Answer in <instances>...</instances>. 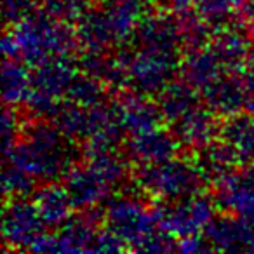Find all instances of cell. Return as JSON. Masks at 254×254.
I'll return each mask as SVG.
<instances>
[{"label": "cell", "mask_w": 254, "mask_h": 254, "mask_svg": "<svg viewBox=\"0 0 254 254\" xmlns=\"http://www.w3.org/2000/svg\"><path fill=\"white\" fill-rule=\"evenodd\" d=\"M214 202L223 211L254 221V166L216 180Z\"/></svg>", "instance_id": "ba28073f"}, {"label": "cell", "mask_w": 254, "mask_h": 254, "mask_svg": "<svg viewBox=\"0 0 254 254\" xmlns=\"http://www.w3.org/2000/svg\"><path fill=\"white\" fill-rule=\"evenodd\" d=\"M211 51L221 66L228 71L242 70L247 63L251 51V37L237 28H219L211 39Z\"/></svg>", "instance_id": "e0dca14e"}, {"label": "cell", "mask_w": 254, "mask_h": 254, "mask_svg": "<svg viewBox=\"0 0 254 254\" xmlns=\"http://www.w3.org/2000/svg\"><path fill=\"white\" fill-rule=\"evenodd\" d=\"M235 18L239 26H247L254 23V0H242L235 12Z\"/></svg>", "instance_id": "f35d334b"}, {"label": "cell", "mask_w": 254, "mask_h": 254, "mask_svg": "<svg viewBox=\"0 0 254 254\" xmlns=\"http://www.w3.org/2000/svg\"><path fill=\"white\" fill-rule=\"evenodd\" d=\"M171 132L180 143V146L191 150H200L209 145L212 139L221 134V127L218 122V115L211 108L195 106L183 117L171 124Z\"/></svg>", "instance_id": "30bf717a"}, {"label": "cell", "mask_w": 254, "mask_h": 254, "mask_svg": "<svg viewBox=\"0 0 254 254\" xmlns=\"http://www.w3.org/2000/svg\"><path fill=\"white\" fill-rule=\"evenodd\" d=\"M25 103L30 108V112L39 119H54L56 113L60 112L61 105H63V103H58V98L46 94V92L35 91V89H32Z\"/></svg>", "instance_id": "d6a6232c"}, {"label": "cell", "mask_w": 254, "mask_h": 254, "mask_svg": "<svg viewBox=\"0 0 254 254\" xmlns=\"http://www.w3.org/2000/svg\"><path fill=\"white\" fill-rule=\"evenodd\" d=\"M198 96L195 87L187 84L185 80L174 82L171 80L162 91L159 92V108L162 112L164 119L173 124L185 113L198 106Z\"/></svg>", "instance_id": "603a6c76"}, {"label": "cell", "mask_w": 254, "mask_h": 254, "mask_svg": "<svg viewBox=\"0 0 254 254\" xmlns=\"http://www.w3.org/2000/svg\"><path fill=\"white\" fill-rule=\"evenodd\" d=\"M106 223L113 233L136 251L153 230L159 228L152 209H146L132 197L113 198L106 207Z\"/></svg>", "instance_id": "5b68a950"}, {"label": "cell", "mask_w": 254, "mask_h": 254, "mask_svg": "<svg viewBox=\"0 0 254 254\" xmlns=\"http://www.w3.org/2000/svg\"><path fill=\"white\" fill-rule=\"evenodd\" d=\"M44 226L46 223L40 218L35 202H28L26 197H12L5 205L2 232L4 240L14 249H30L44 233Z\"/></svg>", "instance_id": "52a82bcc"}, {"label": "cell", "mask_w": 254, "mask_h": 254, "mask_svg": "<svg viewBox=\"0 0 254 254\" xmlns=\"http://www.w3.org/2000/svg\"><path fill=\"white\" fill-rule=\"evenodd\" d=\"M204 237L212 251L251 253L254 251V221L242 216L214 218L204 228Z\"/></svg>", "instance_id": "9c48e42d"}, {"label": "cell", "mask_w": 254, "mask_h": 254, "mask_svg": "<svg viewBox=\"0 0 254 254\" xmlns=\"http://www.w3.org/2000/svg\"><path fill=\"white\" fill-rule=\"evenodd\" d=\"M44 0H4V16L7 23H18L30 12L37 11V5Z\"/></svg>", "instance_id": "e575fe53"}, {"label": "cell", "mask_w": 254, "mask_h": 254, "mask_svg": "<svg viewBox=\"0 0 254 254\" xmlns=\"http://www.w3.org/2000/svg\"><path fill=\"white\" fill-rule=\"evenodd\" d=\"M54 126L70 139H87L91 136L89 108L75 103H63L54 117Z\"/></svg>", "instance_id": "4316f807"}, {"label": "cell", "mask_w": 254, "mask_h": 254, "mask_svg": "<svg viewBox=\"0 0 254 254\" xmlns=\"http://www.w3.org/2000/svg\"><path fill=\"white\" fill-rule=\"evenodd\" d=\"M136 181L141 190L164 200H180L202 193L207 183L197 162L171 159L160 164H141L136 171Z\"/></svg>", "instance_id": "3957f363"}, {"label": "cell", "mask_w": 254, "mask_h": 254, "mask_svg": "<svg viewBox=\"0 0 254 254\" xmlns=\"http://www.w3.org/2000/svg\"><path fill=\"white\" fill-rule=\"evenodd\" d=\"M32 75L19 60L5 58L2 66V96L5 105H19L32 92Z\"/></svg>", "instance_id": "cb8c5ba5"}, {"label": "cell", "mask_w": 254, "mask_h": 254, "mask_svg": "<svg viewBox=\"0 0 254 254\" xmlns=\"http://www.w3.org/2000/svg\"><path fill=\"white\" fill-rule=\"evenodd\" d=\"M64 190L71 200V205L77 209L92 207L99 204L108 195L110 185L92 169L87 167H73L66 171L63 176Z\"/></svg>", "instance_id": "9a60e30c"}, {"label": "cell", "mask_w": 254, "mask_h": 254, "mask_svg": "<svg viewBox=\"0 0 254 254\" xmlns=\"http://www.w3.org/2000/svg\"><path fill=\"white\" fill-rule=\"evenodd\" d=\"M117 40H126L136 33L146 16V0H103Z\"/></svg>", "instance_id": "7402d4cb"}, {"label": "cell", "mask_w": 254, "mask_h": 254, "mask_svg": "<svg viewBox=\"0 0 254 254\" xmlns=\"http://www.w3.org/2000/svg\"><path fill=\"white\" fill-rule=\"evenodd\" d=\"M246 110H247V113L254 115V89H253V91H247V96H246Z\"/></svg>", "instance_id": "60d3db41"}, {"label": "cell", "mask_w": 254, "mask_h": 254, "mask_svg": "<svg viewBox=\"0 0 254 254\" xmlns=\"http://www.w3.org/2000/svg\"><path fill=\"white\" fill-rule=\"evenodd\" d=\"M174 237L176 235H173L171 232L159 226L143 240L138 251H145V253H171V251H176L178 244L174 240Z\"/></svg>", "instance_id": "836d02e7"}, {"label": "cell", "mask_w": 254, "mask_h": 254, "mask_svg": "<svg viewBox=\"0 0 254 254\" xmlns=\"http://www.w3.org/2000/svg\"><path fill=\"white\" fill-rule=\"evenodd\" d=\"M77 64L66 56H54L35 66L32 73V87L54 98L66 94L71 80L77 77Z\"/></svg>", "instance_id": "2e32d148"}, {"label": "cell", "mask_w": 254, "mask_h": 254, "mask_svg": "<svg viewBox=\"0 0 254 254\" xmlns=\"http://www.w3.org/2000/svg\"><path fill=\"white\" fill-rule=\"evenodd\" d=\"M2 181H4V193L7 197H28L30 193L35 191L33 176H30L26 171L14 164L5 167Z\"/></svg>", "instance_id": "1f68e13d"}, {"label": "cell", "mask_w": 254, "mask_h": 254, "mask_svg": "<svg viewBox=\"0 0 254 254\" xmlns=\"http://www.w3.org/2000/svg\"><path fill=\"white\" fill-rule=\"evenodd\" d=\"M33 202L37 205L42 221L49 228H61L70 218L71 200L64 187L56 185H44L33 191Z\"/></svg>", "instance_id": "44dd1931"}, {"label": "cell", "mask_w": 254, "mask_h": 254, "mask_svg": "<svg viewBox=\"0 0 254 254\" xmlns=\"http://www.w3.org/2000/svg\"><path fill=\"white\" fill-rule=\"evenodd\" d=\"M146 94L138 92L134 89L129 91H120L119 92V103L120 112H122V120L126 132H129L131 136L141 134V132H148L157 129L160 122L164 120V115L159 108V103L150 101L148 98H145Z\"/></svg>", "instance_id": "8fae6325"}, {"label": "cell", "mask_w": 254, "mask_h": 254, "mask_svg": "<svg viewBox=\"0 0 254 254\" xmlns=\"http://www.w3.org/2000/svg\"><path fill=\"white\" fill-rule=\"evenodd\" d=\"M77 42L85 53H106L117 42L113 28L105 11H87L78 19Z\"/></svg>", "instance_id": "ac0fdd59"}, {"label": "cell", "mask_w": 254, "mask_h": 254, "mask_svg": "<svg viewBox=\"0 0 254 254\" xmlns=\"http://www.w3.org/2000/svg\"><path fill=\"white\" fill-rule=\"evenodd\" d=\"M19 132V122L18 115L14 110L7 108L4 110L2 115V143H4V153L7 155L12 150V146L16 145V134Z\"/></svg>", "instance_id": "d590c367"}, {"label": "cell", "mask_w": 254, "mask_h": 254, "mask_svg": "<svg viewBox=\"0 0 254 254\" xmlns=\"http://www.w3.org/2000/svg\"><path fill=\"white\" fill-rule=\"evenodd\" d=\"M141 49L180 54L181 37L178 18L171 14L145 16L134 33Z\"/></svg>", "instance_id": "4fadbf2b"}, {"label": "cell", "mask_w": 254, "mask_h": 254, "mask_svg": "<svg viewBox=\"0 0 254 254\" xmlns=\"http://www.w3.org/2000/svg\"><path fill=\"white\" fill-rule=\"evenodd\" d=\"M126 247L127 244L108 228L106 232L96 233V239L92 242L91 251H94V253H117V251H124Z\"/></svg>", "instance_id": "8d00e7d4"}, {"label": "cell", "mask_w": 254, "mask_h": 254, "mask_svg": "<svg viewBox=\"0 0 254 254\" xmlns=\"http://www.w3.org/2000/svg\"><path fill=\"white\" fill-rule=\"evenodd\" d=\"M240 153L230 141L223 139H212L209 145L202 146L197 155V166L202 169L207 180H219L225 174L237 169L240 162Z\"/></svg>", "instance_id": "d6986e66"}, {"label": "cell", "mask_w": 254, "mask_h": 254, "mask_svg": "<svg viewBox=\"0 0 254 254\" xmlns=\"http://www.w3.org/2000/svg\"><path fill=\"white\" fill-rule=\"evenodd\" d=\"M178 251H181V253H202V251H212V247L209 246L205 237L195 233V235L183 237L178 242Z\"/></svg>", "instance_id": "74e56055"}, {"label": "cell", "mask_w": 254, "mask_h": 254, "mask_svg": "<svg viewBox=\"0 0 254 254\" xmlns=\"http://www.w3.org/2000/svg\"><path fill=\"white\" fill-rule=\"evenodd\" d=\"M169 2L174 7V11H185V9H190L193 4H197V0H169Z\"/></svg>", "instance_id": "ab89813d"}, {"label": "cell", "mask_w": 254, "mask_h": 254, "mask_svg": "<svg viewBox=\"0 0 254 254\" xmlns=\"http://www.w3.org/2000/svg\"><path fill=\"white\" fill-rule=\"evenodd\" d=\"M42 7L54 19L73 23L89 11V0H44Z\"/></svg>", "instance_id": "4dcf8cb0"}, {"label": "cell", "mask_w": 254, "mask_h": 254, "mask_svg": "<svg viewBox=\"0 0 254 254\" xmlns=\"http://www.w3.org/2000/svg\"><path fill=\"white\" fill-rule=\"evenodd\" d=\"M19 47V58L26 64L39 66L54 56H68L77 46V33L68 23L54 19L46 11H33L12 28Z\"/></svg>", "instance_id": "7a4b0ae2"}, {"label": "cell", "mask_w": 254, "mask_h": 254, "mask_svg": "<svg viewBox=\"0 0 254 254\" xmlns=\"http://www.w3.org/2000/svg\"><path fill=\"white\" fill-rule=\"evenodd\" d=\"M103 82L98 78L91 77V75L84 73V77H75L71 80L70 87L66 91V96L71 103L80 105L84 108H92V106L99 105L105 96V89L101 87Z\"/></svg>", "instance_id": "83f0119b"}, {"label": "cell", "mask_w": 254, "mask_h": 254, "mask_svg": "<svg viewBox=\"0 0 254 254\" xmlns=\"http://www.w3.org/2000/svg\"><path fill=\"white\" fill-rule=\"evenodd\" d=\"M202 96L205 106L218 117H233L246 108V84L242 77H237L235 71H230V75H219L202 89Z\"/></svg>", "instance_id": "7c38bea8"}, {"label": "cell", "mask_w": 254, "mask_h": 254, "mask_svg": "<svg viewBox=\"0 0 254 254\" xmlns=\"http://www.w3.org/2000/svg\"><path fill=\"white\" fill-rule=\"evenodd\" d=\"M127 157L119 155L117 152H108L101 153V155H96L89 159V166L103 178L108 185H115L126 178L127 171Z\"/></svg>", "instance_id": "f546056e"}, {"label": "cell", "mask_w": 254, "mask_h": 254, "mask_svg": "<svg viewBox=\"0 0 254 254\" xmlns=\"http://www.w3.org/2000/svg\"><path fill=\"white\" fill-rule=\"evenodd\" d=\"M223 70L225 68L221 66L211 47L209 49L204 47V49L187 51V56L180 63L181 80H185L195 89H204L207 84L216 80Z\"/></svg>", "instance_id": "ffe728a7"}, {"label": "cell", "mask_w": 254, "mask_h": 254, "mask_svg": "<svg viewBox=\"0 0 254 254\" xmlns=\"http://www.w3.org/2000/svg\"><path fill=\"white\" fill-rule=\"evenodd\" d=\"M242 0H197V11L204 16V19L212 26L219 30L226 25L232 18H235V12L239 9Z\"/></svg>", "instance_id": "f1b7e54d"}, {"label": "cell", "mask_w": 254, "mask_h": 254, "mask_svg": "<svg viewBox=\"0 0 254 254\" xmlns=\"http://www.w3.org/2000/svg\"><path fill=\"white\" fill-rule=\"evenodd\" d=\"M66 136L49 124L37 122L25 132V139L16 143L5 159L21 167L33 178L54 181L64 176L73 164Z\"/></svg>", "instance_id": "6da1fadb"}, {"label": "cell", "mask_w": 254, "mask_h": 254, "mask_svg": "<svg viewBox=\"0 0 254 254\" xmlns=\"http://www.w3.org/2000/svg\"><path fill=\"white\" fill-rule=\"evenodd\" d=\"M214 198L195 193L181 198L173 205H155L152 207V211L160 228L183 239V237L195 235L200 230H204L214 219Z\"/></svg>", "instance_id": "277c9868"}, {"label": "cell", "mask_w": 254, "mask_h": 254, "mask_svg": "<svg viewBox=\"0 0 254 254\" xmlns=\"http://www.w3.org/2000/svg\"><path fill=\"white\" fill-rule=\"evenodd\" d=\"M221 136L239 150L242 162H254V115L228 117L221 126Z\"/></svg>", "instance_id": "d4e9b609"}, {"label": "cell", "mask_w": 254, "mask_h": 254, "mask_svg": "<svg viewBox=\"0 0 254 254\" xmlns=\"http://www.w3.org/2000/svg\"><path fill=\"white\" fill-rule=\"evenodd\" d=\"M178 25H180L181 47L185 51L204 49L211 42L212 26L204 19L200 12H193L191 9L178 11Z\"/></svg>", "instance_id": "484cf974"}, {"label": "cell", "mask_w": 254, "mask_h": 254, "mask_svg": "<svg viewBox=\"0 0 254 254\" xmlns=\"http://www.w3.org/2000/svg\"><path fill=\"white\" fill-rule=\"evenodd\" d=\"M180 143L173 136V132H166L162 129H153L148 132L131 136L126 143V157L132 162L141 164H160L174 159Z\"/></svg>", "instance_id": "5bb4252c"}, {"label": "cell", "mask_w": 254, "mask_h": 254, "mask_svg": "<svg viewBox=\"0 0 254 254\" xmlns=\"http://www.w3.org/2000/svg\"><path fill=\"white\" fill-rule=\"evenodd\" d=\"M180 54L141 49L127 68L129 85L143 94H159L180 68Z\"/></svg>", "instance_id": "8992f818"}]
</instances>
